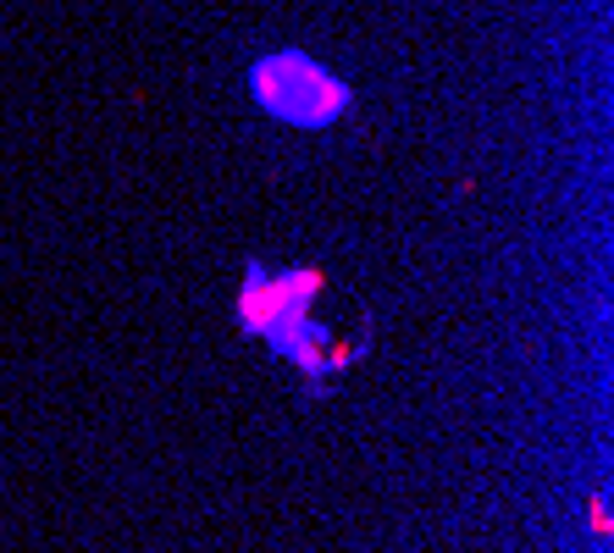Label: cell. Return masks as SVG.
Returning <instances> with one entry per match:
<instances>
[{"label":"cell","mask_w":614,"mask_h":553,"mask_svg":"<svg viewBox=\"0 0 614 553\" xmlns=\"http://www.w3.org/2000/svg\"><path fill=\"white\" fill-rule=\"evenodd\" d=\"M244 84H250V100H255L261 117H272L283 128H299V134H327L354 111V84L338 67H327L310 51H294V45L255 56Z\"/></svg>","instance_id":"obj_1"},{"label":"cell","mask_w":614,"mask_h":553,"mask_svg":"<svg viewBox=\"0 0 614 553\" xmlns=\"http://www.w3.org/2000/svg\"><path fill=\"white\" fill-rule=\"evenodd\" d=\"M316 294H321V272L316 266H266V260H250L244 283H239V299H233V316H239V327L250 338H261L288 310H316Z\"/></svg>","instance_id":"obj_3"},{"label":"cell","mask_w":614,"mask_h":553,"mask_svg":"<svg viewBox=\"0 0 614 553\" xmlns=\"http://www.w3.org/2000/svg\"><path fill=\"white\" fill-rule=\"evenodd\" d=\"M261 343L272 349V360H283V365H294L299 371V382L310 387V393H321L343 365H354L366 349H349V343H338L332 338V327L327 321H316V310H288L283 321H272L266 332H261Z\"/></svg>","instance_id":"obj_2"}]
</instances>
